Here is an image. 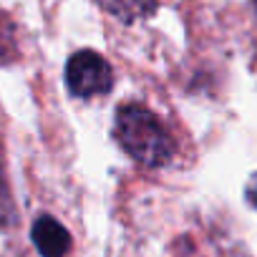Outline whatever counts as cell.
<instances>
[{
	"mask_svg": "<svg viewBox=\"0 0 257 257\" xmlns=\"http://www.w3.org/2000/svg\"><path fill=\"white\" fill-rule=\"evenodd\" d=\"M254 6H257V0H254Z\"/></svg>",
	"mask_w": 257,
	"mask_h": 257,
	"instance_id": "obj_6",
	"label": "cell"
},
{
	"mask_svg": "<svg viewBox=\"0 0 257 257\" xmlns=\"http://www.w3.org/2000/svg\"><path fill=\"white\" fill-rule=\"evenodd\" d=\"M31 237H33L36 249L43 257H66L68 249H71V234H68V229L58 219H53L48 214H43V217H38L33 222Z\"/></svg>",
	"mask_w": 257,
	"mask_h": 257,
	"instance_id": "obj_3",
	"label": "cell"
},
{
	"mask_svg": "<svg viewBox=\"0 0 257 257\" xmlns=\"http://www.w3.org/2000/svg\"><path fill=\"white\" fill-rule=\"evenodd\" d=\"M96 3L106 13L116 16L123 23H134L139 18H147L157 8V0H96Z\"/></svg>",
	"mask_w": 257,
	"mask_h": 257,
	"instance_id": "obj_4",
	"label": "cell"
},
{
	"mask_svg": "<svg viewBox=\"0 0 257 257\" xmlns=\"http://www.w3.org/2000/svg\"><path fill=\"white\" fill-rule=\"evenodd\" d=\"M247 199L257 207V174L249 179V184H247Z\"/></svg>",
	"mask_w": 257,
	"mask_h": 257,
	"instance_id": "obj_5",
	"label": "cell"
},
{
	"mask_svg": "<svg viewBox=\"0 0 257 257\" xmlns=\"http://www.w3.org/2000/svg\"><path fill=\"white\" fill-rule=\"evenodd\" d=\"M66 86L78 98L103 96L113 86V71L101 53L78 51L66 63Z\"/></svg>",
	"mask_w": 257,
	"mask_h": 257,
	"instance_id": "obj_2",
	"label": "cell"
},
{
	"mask_svg": "<svg viewBox=\"0 0 257 257\" xmlns=\"http://www.w3.org/2000/svg\"><path fill=\"white\" fill-rule=\"evenodd\" d=\"M113 134L128 157L149 169L164 167L174 154L169 132L154 116V111L139 103H126L116 111Z\"/></svg>",
	"mask_w": 257,
	"mask_h": 257,
	"instance_id": "obj_1",
	"label": "cell"
}]
</instances>
